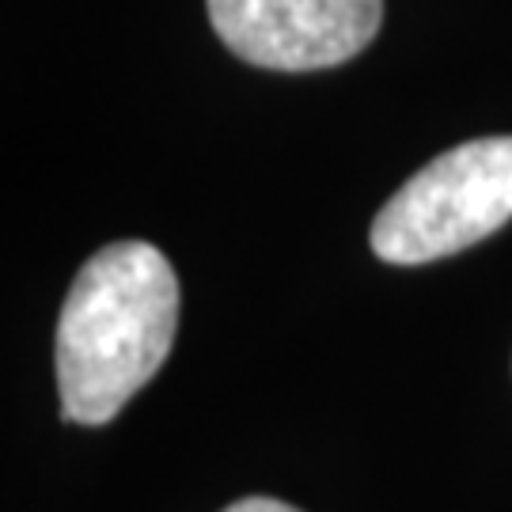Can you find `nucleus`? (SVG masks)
Returning <instances> with one entry per match:
<instances>
[{
  "instance_id": "nucleus-4",
  "label": "nucleus",
  "mask_w": 512,
  "mask_h": 512,
  "mask_svg": "<svg viewBox=\"0 0 512 512\" xmlns=\"http://www.w3.org/2000/svg\"><path fill=\"white\" fill-rule=\"evenodd\" d=\"M224 512H300V509L285 505V501H277V497H243V501L228 505Z\"/></svg>"
},
{
  "instance_id": "nucleus-1",
  "label": "nucleus",
  "mask_w": 512,
  "mask_h": 512,
  "mask_svg": "<svg viewBox=\"0 0 512 512\" xmlns=\"http://www.w3.org/2000/svg\"><path fill=\"white\" fill-rule=\"evenodd\" d=\"M179 323V277L164 251L122 239L76 274L54 334L61 418L103 425L160 372Z\"/></svg>"
},
{
  "instance_id": "nucleus-3",
  "label": "nucleus",
  "mask_w": 512,
  "mask_h": 512,
  "mask_svg": "<svg viewBox=\"0 0 512 512\" xmlns=\"http://www.w3.org/2000/svg\"><path fill=\"white\" fill-rule=\"evenodd\" d=\"M205 8L232 54L281 73L342 65L384 23V0H205Z\"/></svg>"
},
{
  "instance_id": "nucleus-2",
  "label": "nucleus",
  "mask_w": 512,
  "mask_h": 512,
  "mask_svg": "<svg viewBox=\"0 0 512 512\" xmlns=\"http://www.w3.org/2000/svg\"><path fill=\"white\" fill-rule=\"evenodd\" d=\"M512 220V137H478L429 160L372 220V251L395 266L448 258Z\"/></svg>"
}]
</instances>
